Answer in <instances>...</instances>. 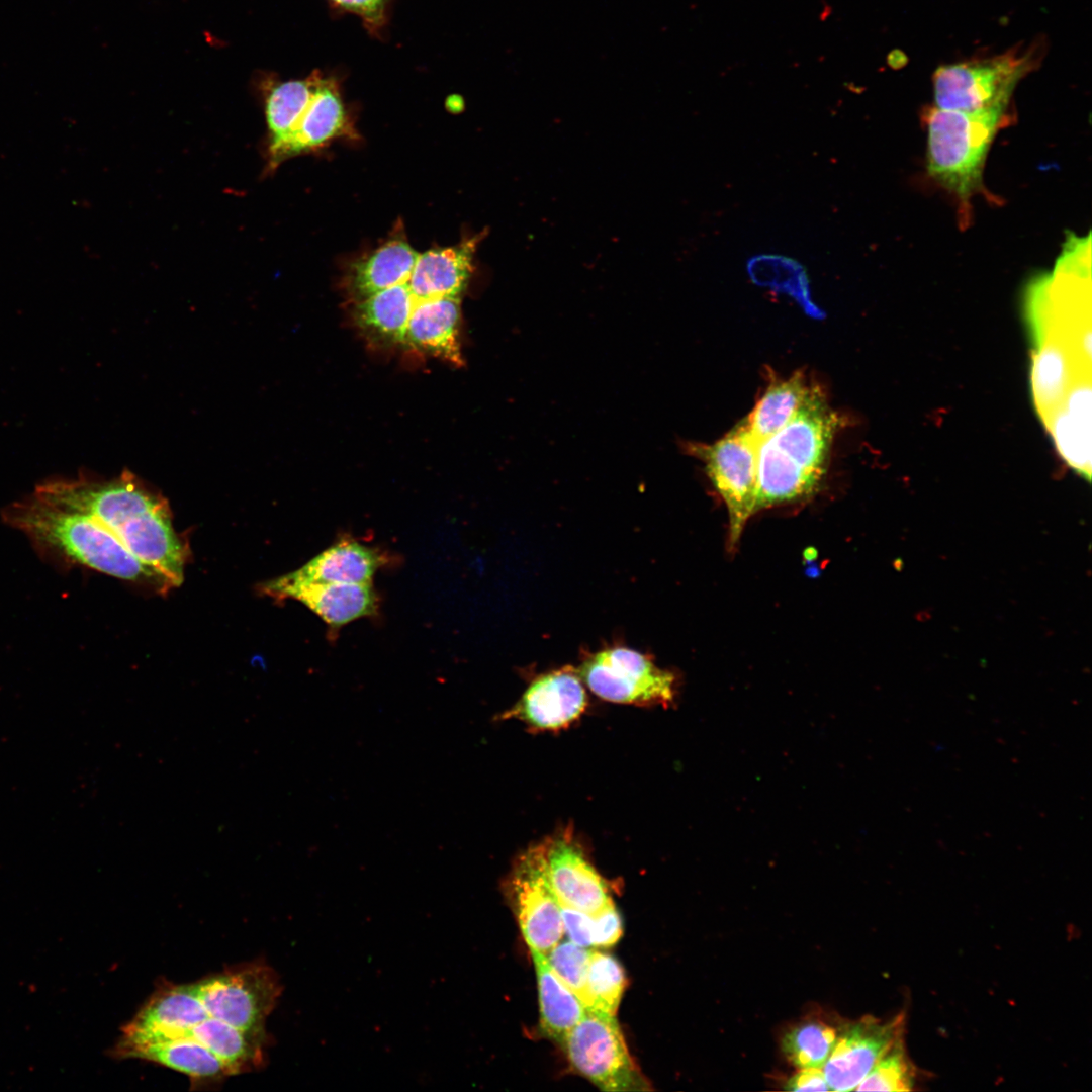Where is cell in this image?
<instances>
[{"mask_svg":"<svg viewBox=\"0 0 1092 1092\" xmlns=\"http://www.w3.org/2000/svg\"><path fill=\"white\" fill-rule=\"evenodd\" d=\"M460 299L438 297L416 301L404 344L453 366H462Z\"/></svg>","mask_w":1092,"mask_h":1092,"instance_id":"d6986e66","label":"cell"},{"mask_svg":"<svg viewBox=\"0 0 1092 1092\" xmlns=\"http://www.w3.org/2000/svg\"><path fill=\"white\" fill-rule=\"evenodd\" d=\"M593 946L615 944L622 935V920L613 903L593 916Z\"/></svg>","mask_w":1092,"mask_h":1092,"instance_id":"f546056e","label":"cell"},{"mask_svg":"<svg viewBox=\"0 0 1092 1092\" xmlns=\"http://www.w3.org/2000/svg\"><path fill=\"white\" fill-rule=\"evenodd\" d=\"M835 1027L821 1019H806L783 1036L782 1051L797 1069L823 1068L836 1042Z\"/></svg>","mask_w":1092,"mask_h":1092,"instance_id":"484cf974","label":"cell"},{"mask_svg":"<svg viewBox=\"0 0 1092 1092\" xmlns=\"http://www.w3.org/2000/svg\"><path fill=\"white\" fill-rule=\"evenodd\" d=\"M564 933L573 943L593 946V916L579 910L560 905Z\"/></svg>","mask_w":1092,"mask_h":1092,"instance_id":"4dcf8cb0","label":"cell"},{"mask_svg":"<svg viewBox=\"0 0 1092 1092\" xmlns=\"http://www.w3.org/2000/svg\"><path fill=\"white\" fill-rule=\"evenodd\" d=\"M561 1044L571 1066L601 1090L647 1089L615 1016L585 1011Z\"/></svg>","mask_w":1092,"mask_h":1092,"instance_id":"52a82bcc","label":"cell"},{"mask_svg":"<svg viewBox=\"0 0 1092 1092\" xmlns=\"http://www.w3.org/2000/svg\"><path fill=\"white\" fill-rule=\"evenodd\" d=\"M506 891L530 950L547 954L564 934L561 907L546 875L542 844L518 857Z\"/></svg>","mask_w":1092,"mask_h":1092,"instance_id":"30bf717a","label":"cell"},{"mask_svg":"<svg viewBox=\"0 0 1092 1092\" xmlns=\"http://www.w3.org/2000/svg\"><path fill=\"white\" fill-rule=\"evenodd\" d=\"M386 563L387 556L379 549L346 539L282 576L298 582L364 584L371 583L376 571Z\"/></svg>","mask_w":1092,"mask_h":1092,"instance_id":"ffe728a7","label":"cell"},{"mask_svg":"<svg viewBox=\"0 0 1092 1092\" xmlns=\"http://www.w3.org/2000/svg\"><path fill=\"white\" fill-rule=\"evenodd\" d=\"M544 866L560 905L596 915L612 902L606 881L568 833L542 842Z\"/></svg>","mask_w":1092,"mask_h":1092,"instance_id":"7c38bea8","label":"cell"},{"mask_svg":"<svg viewBox=\"0 0 1092 1092\" xmlns=\"http://www.w3.org/2000/svg\"><path fill=\"white\" fill-rule=\"evenodd\" d=\"M598 697L620 704L667 706L675 698L673 673L646 655L626 648L604 649L588 657L577 671Z\"/></svg>","mask_w":1092,"mask_h":1092,"instance_id":"9c48e42d","label":"cell"},{"mask_svg":"<svg viewBox=\"0 0 1092 1092\" xmlns=\"http://www.w3.org/2000/svg\"><path fill=\"white\" fill-rule=\"evenodd\" d=\"M275 599L297 600L333 629L377 612L378 599L371 583L298 582L277 577L261 586Z\"/></svg>","mask_w":1092,"mask_h":1092,"instance_id":"9a60e30c","label":"cell"},{"mask_svg":"<svg viewBox=\"0 0 1092 1092\" xmlns=\"http://www.w3.org/2000/svg\"><path fill=\"white\" fill-rule=\"evenodd\" d=\"M34 490L89 515L173 586L182 583L186 549L174 531L168 504L131 472L110 480L55 477Z\"/></svg>","mask_w":1092,"mask_h":1092,"instance_id":"6da1fadb","label":"cell"},{"mask_svg":"<svg viewBox=\"0 0 1092 1092\" xmlns=\"http://www.w3.org/2000/svg\"><path fill=\"white\" fill-rule=\"evenodd\" d=\"M838 419L813 386L794 417L757 449L755 512L813 494L827 466Z\"/></svg>","mask_w":1092,"mask_h":1092,"instance_id":"3957f363","label":"cell"},{"mask_svg":"<svg viewBox=\"0 0 1092 1092\" xmlns=\"http://www.w3.org/2000/svg\"><path fill=\"white\" fill-rule=\"evenodd\" d=\"M625 983L624 970L615 958L593 951L582 999L585 1010L615 1016Z\"/></svg>","mask_w":1092,"mask_h":1092,"instance_id":"4316f807","label":"cell"},{"mask_svg":"<svg viewBox=\"0 0 1092 1092\" xmlns=\"http://www.w3.org/2000/svg\"><path fill=\"white\" fill-rule=\"evenodd\" d=\"M418 255L410 245L401 220H398L381 245L349 267L345 283L348 293L357 302L391 286L406 283Z\"/></svg>","mask_w":1092,"mask_h":1092,"instance_id":"ac0fdd59","label":"cell"},{"mask_svg":"<svg viewBox=\"0 0 1092 1092\" xmlns=\"http://www.w3.org/2000/svg\"><path fill=\"white\" fill-rule=\"evenodd\" d=\"M592 950L570 940H561L546 954L555 975L581 1001L584 997L585 979Z\"/></svg>","mask_w":1092,"mask_h":1092,"instance_id":"f1b7e54d","label":"cell"},{"mask_svg":"<svg viewBox=\"0 0 1092 1092\" xmlns=\"http://www.w3.org/2000/svg\"><path fill=\"white\" fill-rule=\"evenodd\" d=\"M339 7L358 15L373 31L379 29L385 19L388 0H331Z\"/></svg>","mask_w":1092,"mask_h":1092,"instance_id":"1f68e13d","label":"cell"},{"mask_svg":"<svg viewBox=\"0 0 1092 1092\" xmlns=\"http://www.w3.org/2000/svg\"><path fill=\"white\" fill-rule=\"evenodd\" d=\"M416 299L407 282L376 292L355 302L356 327L376 344H404Z\"/></svg>","mask_w":1092,"mask_h":1092,"instance_id":"44dd1931","label":"cell"},{"mask_svg":"<svg viewBox=\"0 0 1092 1092\" xmlns=\"http://www.w3.org/2000/svg\"><path fill=\"white\" fill-rule=\"evenodd\" d=\"M790 1091H829L822 1068H800L785 1083Z\"/></svg>","mask_w":1092,"mask_h":1092,"instance_id":"d6a6232c","label":"cell"},{"mask_svg":"<svg viewBox=\"0 0 1092 1092\" xmlns=\"http://www.w3.org/2000/svg\"><path fill=\"white\" fill-rule=\"evenodd\" d=\"M905 1016H864L841 1028L823 1072L830 1090H855L888 1048L905 1032Z\"/></svg>","mask_w":1092,"mask_h":1092,"instance_id":"8fae6325","label":"cell"},{"mask_svg":"<svg viewBox=\"0 0 1092 1092\" xmlns=\"http://www.w3.org/2000/svg\"><path fill=\"white\" fill-rule=\"evenodd\" d=\"M1006 112L965 113L930 108L927 123V170L953 194L962 211L982 187L988 149Z\"/></svg>","mask_w":1092,"mask_h":1092,"instance_id":"277c9868","label":"cell"},{"mask_svg":"<svg viewBox=\"0 0 1092 1092\" xmlns=\"http://www.w3.org/2000/svg\"><path fill=\"white\" fill-rule=\"evenodd\" d=\"M586 705L577 671L564 667L536 678L504 718H516L533 729L558 730L576 720Z\"/></svg>","mask_w":1092,"mask_h":1092,"instance_id":"5bb4252c","label":"cell"},{"mask_svg":"<svg viewBox=\"0 0 1092 1092\" xmlns=\"http://www.w3.org/2000/svg\"><path fill=\"white\" fill-rule=\"evenodd\" d=\"M107 1054L114 1059H140L173 1069L188 1076L193 1088L220 1084L233 1076L214 1054L188 1038L131 1041L119 1037Z\"/></svg>","mask_w":1092,"mask_h":1092,"instance_id":"2e32d148","label":"cell"},{"mask_svg":"<svg viewBox=\"0 0 1092 1092\" xmlns=\"http://www.w3.org/2000/svg\"><path fill=\"white\" fill-rule=\"evenodd\" d=\"M2 519L25 535L42 555L64 565L86 566L162 592L173 586L95 519L34 489L8 505Z\"/></svg>","mask_w":1092,"mask_h":1092,"instance_id":"7a4b0ae2","label":"cell"},{"mask_svg":"<svg viewBox=\"0 0 1092 1092\" xmlns=\"http://www.w3.org/2000/svg\"><path fill=\"white\" fill-rule=\"evenodd\" d=\"M917 1070L908 1056L904 1035L898 1037L855 1088L856 1091H912Z\"/></svg>","mask_w":1092,"mask_h":1092,"instance_id":"83f0119b","label":"cell"},{"mask_svg":"<svg viewBox=\"0 0 1092 1092\" xmlns=\"http://www.w3.org/2000/svg\"><path fill=\"white\" fill-rule=\"evenodd\" d=\"M1043 40L1004 53L940 66L933 74L935 107L965 113L1006 112L1018 82L1043 58Z\"/></svg>","mask_w":1092,"mask_h":1092,"instance_id":"5b68a950","label":"cell"},{"mask_svg":"<svg viewBox=\"0 0 1092 1092\" xmlns=\"http://www.w3.org/2000/svg\"><path fill=\"white\" fill-rule=\"evenodd\" d=\"M482 234L465 238L446 248L430 249L418 255L407 281L416 301L438 297H460L473 270V258Z\"/></svg>","mask_w":1092,"mask_h":1092,"instance_id":"e0dca14e","label":"cell"},{"mask_svg":"<svg viewBox=\"0 0 1092 1092\" xmlns=\"http://www.w3.org/2000/svg\"><path fill=\"white\" fill-rule=\"evenodd\" d=\"M691 447V452L705 461L706 471L726 505L732 549L755 513L758 445L744 420L713 445Z\"/></svg>","mask_w":1092,"mask_h":1092,"instance_id":"ba28073f","label":"cell"},{"mask_svg":"<svg viewBox=\"0 0 1092 1092\" xmlns=\"http://www.w3.org/2000/svg\"><path fill=\"white\" fill-rule=\"evenodd\" d=\"M810 386L803 373H796L786 380L775 381L745 419L748 430L757 445L784 427L797 413L810 393Z\"/></svg>","mask_w":1092,"mask_h":1092,"instance_id":"cb8c5ba5","label":"cell"},{"mask_svg":"<svg viewBox=\"0 0 1092 1092\" xmlns=\"http://www.w3.org/2000/svg\"><path fill=\"white\" fill-rule=\"evenodd\" d=\"M531 953L538 983L541 1029L549 1038L562 1043L586 1010L579 998L552 971L546 956L536 950H531Z\"/></svg>","mask_w":1092,"mask_h":1092,"instance_id":"603a6c76","label":"cell"},{"mask_svg":"<svg viewBox=\"0 0 1092 1092\" xmlns=\"http://www.w3.org/2000/svg\"><path fill=\"white\" fill-rule=\"evenodd\" d=\"M747 272L755 284L794 297L807 313L816 317L822 313L811 301L808 276L796 260L780 255H756L748 260Z\"/></svg>","mask_w":1092,"mask_h":1092,"instance_id":"d4e9b609","label":"cell"},{"mask_svg":"<svg viewBox=\"0 0 1092 1092\" xmlns=\"http://www.w3.org/2000/svg\"><path fill=\"white\" fill-rule=\"evenodd\" d=\"M320 72L305 79L265 82L264 108L268 129V159L287 141L304 112L316 86Z\"/></svg>","mask_w":1092,"mask_h":1092,"instance_id":"7402d4cb","label":"cell"},{"mask_svg":"<svg viewBox=\"0 0 1092 1092\" xmlns=\"http://www.w3.org/2000/svg\"><path fill=\"white\" fill-rule=\"evenodd\" d=\"M191 984L210 1017L270 1042L266 1020L277 1004L282 985L269 965L260 961L244 963Z\"/></svg>","mask_w":1092,"mask_h":1092,"instance_id":"8992f818","label":"cell"},{"mask_svg":"<svg viewBox=\"0 0 1092 1092\" xmlns=\"http://www.w3.org/2000/svg\"><path fill=\"white\" fill-rule=\"evenodd\" d=\"M339 138L358 139L348 115L338 83L320 74L312 96L295 128L267 160V172H273L285 160L314 152Z\"/></svg>","mask_w":1092,"mask_h":1092,"instance_id":"4fadbf2b","label":"cell"}]
</instances>
